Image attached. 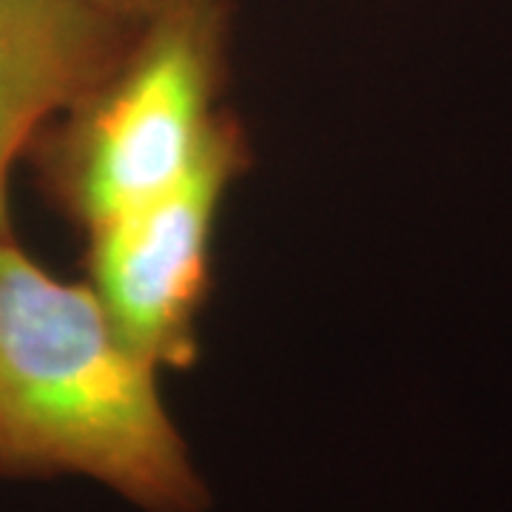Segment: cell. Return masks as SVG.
Here are the masks:
<instances>
[{"mask_svg": "<svg viewBox=\"0 0 512 512\" xmlns=\"http://www.w3.org/2000/svg\"><path fill=\"white\" fill-rule=\"evenodd\" d=\"M157 376L86 279L49 274L0 234V478L77 476L143 512H205L208 484Z\"/></svg>", "mask_w": 512, "mask_h": 512, "instance_id": "cell-1", "label": "cell"}, {"mask_svg": "<svg viewBox=\"0 0 512 512\" xmlns=\"http://www.w3.org/2000/svg\"><path fill=\"white\" fill-rule=\"evenodd\" d=\"M234 0H160L92 92L35 137L26 163L46 202L92 231L177 185L231 106Z\"/></svg>", "mask_w": 512, "mask_h": 512, "instance_id": "cell-2", "label": "cell"}, {"mask_svg": "<svg viewBox=\"0 0 512 512\" xmlns=\"http://www.w3.org/2000/svg\"><path fill=\"white\" fill-rule=\"evenodd\" d=\"M251 160L245 123L231 109L180 183L83 234L86 285L114 330L157 370H188L200 359L217 222Z\"/></svg>", "mask_w": 512, "mask_h": 512, "instance_id": "cell-3", "label": "cell"}, {"mask_svg": "<svg viewBox=\"0 0 512 512\" xmlns=\"http://www.w3.org/2000/svg\"><path fill=\"white\" fill-rule=\"evenodd\" d=\"M140 20L86 0H0V234L12 231L15 165L114 69Z\"/></svg>", "mask_w": 512, "mask_h": 512, "instance_id": "cell-4", "label": "cell"}, {"mask_svg": "<svg viewBox=\"0 0 512 512\" xmlns=\"http://www.w3.org/2000/svg\"><path fill=\"white\" fill-rule=\"evenodd\" d=\"M86 3H92L97 9H106L111 15H120V18L140 20L146 18L160 0H86Z\"/></svg>", "mask_w": 512, "mask_h": 512, "instance_id": "cell-5", "label": "cell"}]
</instances>
